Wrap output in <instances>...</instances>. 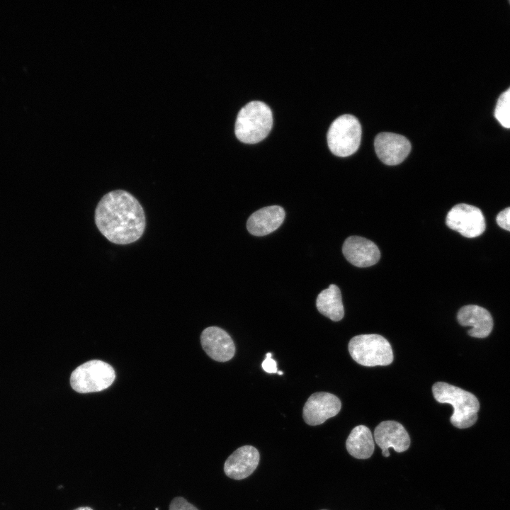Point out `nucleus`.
Instances as JSON below:
<instances>
[{
  "mask_svg": "<svg viewBox=\"0 0 510 510\" xmlns=\"http://www.w3.org/2000/svg\"><path fill=\"white\" fill-rule=\"evenodd\" d=\"M496 221L500 227L510 232V207L499 212L497 215Z\"/></svg>",
  "mask_w": 510,
  "mask_h": 510,
  "instance_id": "20",
  "label": "nucleus"
},
{
  "mask_svg": "<svg viewBox=\"0 0 510 510\" xmlns=\"http://www.w3.org/2000/svg\"><path fill=\"white\" fill-rule=\"evenodd\" d=\"M351 358L363 366H387L393 361V353L389 341L375 334L353 336L348 343Z\"/></svg>",
  "mask_w": 510,
  "mask_h": 510,
  "instance_id": "4",
  "label": "nucleus"
},
{
  "mask_svg": "<svg viewBox=\"0 0 510 510\" xmlns=\"http://www.w3.org/2000/svg\"><path fill=\"white\" fill-rule=\"evenodd\" d=\"M318 311L334 322L340 321L344 315L340 289L334 284L323 290L317 298Z\"/></svg>",
  "mask_w": 510,
  "mask_h": 510,
  "instance_id": "17",
  "label": "nucleus"
},
{
  "mask_svg": "<svg viewBox=\"0 0 510 510\" xmlns=\"http://www.w3.org/2000/svg\"><path fill=\"white\" fill-rule=\"evenodd\" d=\"M342 252L344 257L357 267H368L380 259V252L372 241L359 236L348 237L344 242Z\"/></svg>",
  "mask_w": 510,
  "mask_h": 510,
  "instance_id": "13",
  "label": "nucleus"
},
{
  "mask_svg": "<svg viewBox=\"0 0 510 510\" xmlns=\"http://www.w3.org/2000/svg\"><path fill=\"white\" fill-rule=\"evenodd\" d=\"M95 222L101 233L117 244H128L139 239L146 224L140 203L122 190L109 192L101 199L95 211Z\"/></svg>",
  "mask_w": 510,
  "mask_h": 510,
  "instance_id": "1",
  "label": "nucleus"
},
{
  "mask_svg": "<svg viewBox=\"0 0 510 510\" xmlns=\"http://www.w3.org/2000/svg\"><path fill=\"white\" fill-rule=\"evenodd\" d=\"M374 439L382 449L384 457H388V449L392 448L396 452L407 450L410 446L409 436L404 427L395 421H384L375 429Z\"/></svg>",
  "mask_w": 510,
  "mask_h": 510,
  "instance_id": "10",
  "label": "nucleus"
},
{
  "mask_svg": "<svg viewBox=\"0 0 510 510\" xmlns=\"http://www.w3.org/2000/svg\"><path fill=\"white\" fill-rule=\"evenodd\" d=\"M273 125V115L268 105L251 101L241 108L235 122L237 139L246 144H255L266 137Z\"/></svg>",
  "mask_w": 510,
  "mask_h": 510,
  "instance_id": "3",
  "label": "nucleus"
},
{
  "mask_svg": "<svg viewBox=\"0 0 510 510\" xmlns=\"http://www.w3.org/2000/svg\"><path fill=\"white\" fill-rule=\"evenodd\" d=\"M259 460V452L255 447L249 445L241 446L227 458L224 472L233 480L245 479L256 469Z\"/></svg>",
  "mask_w": 510,
  "mask_h": 510,
  "instance_id": "12",
  "label": "nucleus"
},
{
  "mask_svg": "<svg viewBox=\"0 0 510 510\" xmlns=\"http://www.w3.org/2000/svg\"><path fill=\"white\" fill-rule=\"evenodd\" d=\"M322 510H326V509H322Z\"/></svg>",
  "mask_w": 510,
  "mask_h": 510,
  "instance_id": "24",
  "label": "nucleus"
},
{
  "mask_svg": "<svg viewBox=\"0 0 510 510\" xmlns=\"http://www.w3.org/2000/svg\"><path fill=\"white\" fill-rule=\"evenodd\" d=\"M200 343L208 356L216 361L226 362L234 356L235 346L232 339L220 327L205 328L201 333Z\"/></svg>",
  "mask_w": 510,
  "mask_h": 510,
  "instance_id": "11",
  "label": "nucleus"
},
{
  "mask_svg": "<svg viewBox=\"0 0 510 510\" xmlns=\"http://www.w3.org/2000/svg\"><path fill=\"white\" fill-rule=\"evenodd\" d=\"M494 116L503 127L510 128V87L499 97Z\"/></svg>",
  "mask_w": 510,
  "mask_h": 510,
  "instance_id": "18",
  "label": "nucleus"
},
{
  "mask_svg": "<svg viewBox=\"0 0 510 510\" xmlns=\"http://www.w3.org/2000/svg\"><path fill=\"white\" fill-rule=\"evenodd\" d=\"M341 407V401L336 395L324 392H315L310 395L305 404L303 419L308 425H319L336 416Z\"/></svg>",
  "mask_w": 510,
  "mask_h": 510,
  "instance_id": "8",
  "label": "nucleus"
},
{
  "mask_svg": "<svg viewBox=\"0 0 510 510\" xmlns=\"http://www.w3.org/2000/svg\"><path fill=\"white\" fill-rule=\"evenodd\" d=\"M362 135L361 126L352 115L338 117L327 132V144L332 153L337 157H348L358 149Z\"/></svg>",
  "mask_w": 510,
  "mask_h": 510,
  "instance_id": "5",
  "label": "nucleus"
},
{
  "mask_svg": "<svg viewBox=\"0 0 510 510\" xmlns=\"http://www.w3.org/2000/svg\"><path fill=\"white\" fill-rule=\"evenodd\" d=\"M262 368L268 373H277V363L272 358V353H267L265 360L261 363Z\"/></svg>",
  "mask_w": 510,
  "mask_h": 510,
  "instance_id": "21",
  "label": "nucleus"
},
{
  "mask_svg": "<svg viewBox=\"0 0 510 510\" xmlns=\"http://www.w3.org/2000/svg\"><path fill=\"white\" fill-rule=\"evenodd\" d=\"M169 510H198V509L183 497H177L171 500Z\"/></svg>",
  "mask_w": 510,
  "mask_h": 510,
  "instance_id": "19",
  "label": "nucleus"
},
{
  "mask_svg": "<svg viewBox=\"0 0 510 510\" xmlns=\"http://www.w3.org/2000/svg\"><path fill=\"white\" fill-rule=\"evenodd\" d=\"M74 510H93V509L89 506H80Z\"/></svg>",
  "mask_w": 510,
  "mask_h": 510,
  "instance_id": "22",
  "label": "nucleus"
},
{
  "mask_svg": "<svg viewBox=\"0 0 510 510\" xmlns=\"http://www.w3.org/2000/svg\"><path fill=\"white\" fill-rule=\"evenodd\" d=\"M457 319L460 325L472 327L468 334L472 337L485 338L493 329V319L490 312L476 305L462 307L458 312Z\"/></svg>",
  "mask_w": 510,
  "mask_h": 510,
  "instance_id": "14",
  "label": "nucleus"
},
{
  "mask_svg": "<svg viewBox=\"0 0 510 510\" xmlns=\"http://www.w3.org/2000/svg\"><path fill=\"white\" fill-rule=\"evenodd\" d=\"M446 223L449 228L467 238L479 237L486 229L481 210L465 203L453 206L447 214Z\"/></svg>",
  "mask_w": 510,
  "mask_h": 510,
  "instance_id": "7",
  "label": "nucleus"
},
{
  "mask_svg": "<svg viewBox=\"0 0 510 510\" xmlns=\"http://www.w3.org/2000/svg\"><path fill=\"white\" fill-rule=\"evenodd\" d=\"M113 368L100 360H91L77 367L72 373L70 384L79 393L102 391L114 381Z\"/></svg>",
  "mask_w": 510,
  "mask_h": 510,
  "instance_id": "6",
  "label": "nucleus"
},
{
  "mask_svg": "<svg viewBox=\"0 0 510 510\" xmlns=\"http://www.w3.org/2000/svg\"><path fill=\"white\" fill-rule=\"evenodd\" d=\"M509 3H510V1H509Z\"/></svg>",
  "mask_w": 510,
  "mask_h": 510,
  "instance_id": "25",
  "label": "nucleus"
},
{
  "mask_svg": "<svg viewBox=\"0 0 510 510\" xmlns=\"http://www.w3.org/2000/svg\"><path fill=\"white\" fill-rule=\"evenodd\" d=\"M346 447L348 453L356 458H369L375 449L370 430L364 425L354 427L346 439Z\"/></svg>",
  "mask_w": 510,
  "mask_h": 510,
  "instance_id": "16",
  "label": "nucleus"
},
{
  "mask_svg": "<svg viewBox=\"0 0 510 510\" xmlns=\"http://www.w3.org/2000/svg\"><path fill=\"white\" fill-rule=\"evenodd\" d=\"M285 215L284 209L278 205L261 208L249 217L247 230L250 234L257 237L268 234L281 225Z\"/></svg>",
  "mask_w": 510,
  "mask_h": 510,
  "instance_id": "15",
  "label": "nucleus"
},
{
  "mask_svg": "<svg viewBox=\"0 0 510 510\" xmlns=\"http://www.w3.org/2000/svg\"><path fill=\"white\" fill-rule=\"evenodd\" d=\"M376 154L387 165L402 162L411 151V143L403 135L392 132H380L374 140Z\"/></svg>",
  "mask_w": 510,
  "mask_h": 510,
  "instance_id": "9",
  "label": "nucleus"
},
{
  "mask_svg": "<svg viewBox=\"0 0 510 510\" xmlns=\"http://www.w3.org/2000/svg\"><path fill=\"white\" fill-rule=\"evenodd\" d=\"M277 373L279 374V375L283 374L282 371H278Z\"/></svg>",
  "mask_w": 510,
  "mask_h": 510,
  "instance_id": "23",
  "label": "nucleus"
},
{
  "mask_svg": "<svg viewBox=\"0 0 510 510\" xmlns=\"http://www.w3.org/2000/svg\"><path fill=\"white\" fill-rule=\"evenodd\" d=\"M432 392L437 402L453 406L450 420L454 426L466 429L477 421L480 402L473 394L444 382L434 383Z\"/></svg>",
  "mask_w": 510,
  "mask_h": 510,
  "instance_id": "2",
  "label": "nucleus"
}]
</instances>
